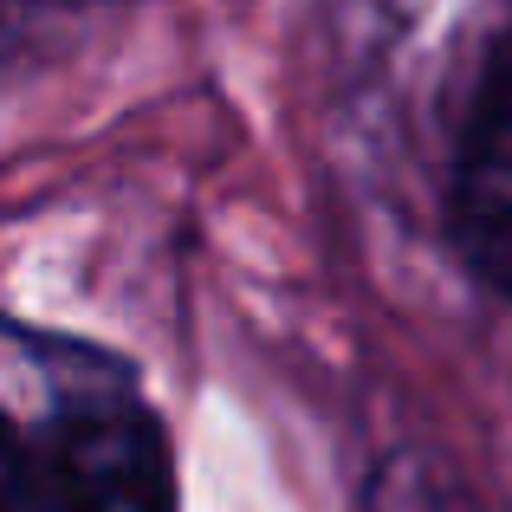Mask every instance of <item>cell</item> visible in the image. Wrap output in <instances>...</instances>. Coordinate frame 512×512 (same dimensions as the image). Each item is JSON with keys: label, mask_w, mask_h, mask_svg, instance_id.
Here are the masks:
<instances>
[{"label": "cell", "mask_w": 512, "mask_h": 512, "mask_svg": "<svg viewBox=\"0 0 512 512\" xmlns=\"http://www.w3.org/2000/svg\"><path fill=\"white\" fill-rule=\"evenodd\" d=\"M454 247L467 273L512 305V33L487 52L454 156Z\"/></svg>", "instance_id": "7a4b0ae2"}, {"label": "cell", "mask_w": 512, "mask_h": 512, "mask_svg": "<svg viewBox=\"0 0 512 512\" xmlns=\"http://www.w3.org/2000/svg\"><path fill=\"white\" fill-rule=\"evenodd\" d=\"M363 512H474L461 493V480L448 474V461L422 448H396L363 487Z\"/></svg>", "instance_id": "3957f363"}, {"label": "cell", "mask_w": 512, "mask_h": 512, "mask_svg": "<svg viewBox=\"0 0 512 512\" xmlns=\"http://www.w3.org/2000/svg\"><path fill=\"white\" fill-rule=\"evenodd\" d=\"M72 7H98V0H0V33H26V26L59 20Z\"/></svg>", "instance_id": "277c9868"}, {"label": "cell", "mask_w": 512, "mask_h": 512, "mask_svg": "<svg viewBox=\"0 0 512 512\" xmlns=\"http://www.w3.org/2000/svg\"><path fill=\"white\" fill-rule=\"evenodd\" d=\"M0 512H175L169 428L124 357L0 318Z\"/></svg>", "instance_id": "6da1fadb"}]
</instances>
